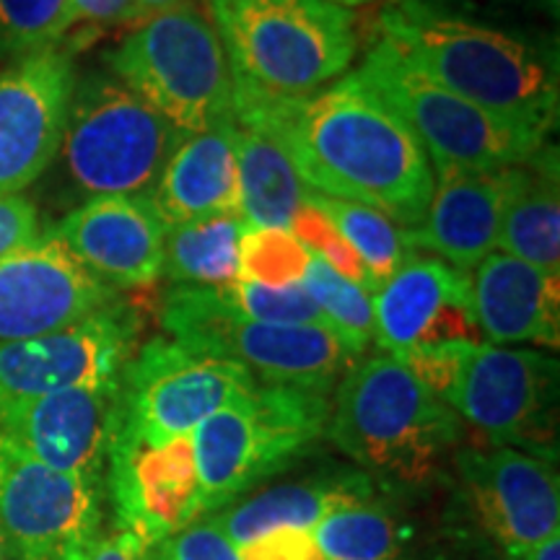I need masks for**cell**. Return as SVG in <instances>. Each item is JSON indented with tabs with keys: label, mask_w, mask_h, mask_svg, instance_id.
<instances>
[{
	"label": "cell",
	"mask_w": 560,
	"mask_h": 560,
	"mask_svg": "<svg viewBox=\"0 0 560 560\" xmlns=\"http://www.w3.org/2000/svg\"><path fill=\"white\" fill-rule=\"evenodd\" d=\"M234 120L276 140L314 192L380 210L405 229H416L431 206L423 145L359 73L299 100L234 91Z\"/></svg>",
	"instance_id": "cell-1"
},
{
	"label": "cell",
	"mask_w": 560,
	"mask_h": 560,
	"mask_svg": "<svg viewBox=\"0 0 560 560\" xmlns=\"http://www.w3.org/2000/svg\"><path fill=\"white\" fill-rule=\"evenodd\" d=\"M374 34L425 75L514 128L548 140L560 120L556 42L452 13L425 0H384Z\"/></svg>",
	"instance_id": "cell-2"
},
{
	"label": "cell",
	"mask_w": 560,
	"mask_h": 560,
	"mask_svg": "<svg viewBox=\"0 0 560 560\" xmlns=\"http://www.w3.org/2000/svg\"><path fill=\"white\" fill-rule=\"evenodd\" d=\"M327 439L382 490L416 495L462 446V420L405 363L376 353L335 387Z\"/></svg>",
	"instance_id": "cell-3"
},
{
	"label": "cell",
	"mask_w": 560,
	"mask_h": 560,
	"mask_svg": "<svg viewBox=\"0 0 560 560\" xmlns=\"http://www.w3.org/2000/svg\"><path fill=\"white\" fill-rule=\"evenodd\" d=\"M490 446L558 465V361L532 348L441 342L400 359Z\"/></svg>",
	"instance_id": "cell-4"
},
{
	"label": "cell",
	"mask_w": 560,
	"mask_h": 560,
	"mask_svg": "<svg viewBox=\"0 0 560 560\" xmlns=\"http://www.w3.org/2000/svg\"><path fill=\"white\" fill-rule=\"evenodd\" d=\"M234 91L299 100L330 86L359 52L355 16L332 0H202Z\"/></svg>",
	"instance_id": "cell-5"
},
{
	"label": "cell",
	"mask_w": 560,
	"mask_h": 560,
	"mask_svg": "<svg viewBox=\"0 0 560 560\" xmlns=\"http://www.w3.org/2000/svg\"><path fill=\"white\" fill-rule=\"evenodd\" d=\"M104 62L185 136L236 122L226 50L210 13L195 0L140 21Z\"/></svg>",
	"instance_id": "cell-6"
},
{
	"label": "cell",
	"mask_w": 560,
	"mask_h": 560,
	"mask_svg": "<svg viewBox=\"0 0 560 560\" xmlns=\"http://www.w3.org/2000/svg\"><path fill=\"white\" fill-rule=\"evenodd\" d=\"M330 397L257 384L195 429L202 516L244 499L327 436Z\"/></svg>",
	"instance_id": "cell-7"
},
{
	"label": "cell",
	"mask_w": 560,
	"mask_h": 560,
	"mask_svg": "<svg viewBox=\"0 0 560 560\" xmlns=\"http://www.w3.org/2000/svg\"><path fill=\"white\" fill-rule=\"evenodd\" d=\"M172 340L247 369L268 387H291L330 397L359 361L338 335L314 325H268L229 312L213 291L174 285L159 310Z\"/></svg>",
	"instance_id": "cell-8"
},
{
	"label": "cell",
	"mask_w": 560,
	"mask_h": 560,
	"mask_svg": "<svg viewBox=\"0 0 560 560\" xmlns=\"http://www.w3.org/2000/svg\"><path fill=\"white\" fill-rule=\"evenodd\" d=\"M355 73L420 140L433 174L509 170L548 143L452 94L376 34Z\"/></svg>",
	"instance_id": "cell-9"
},
{
	"label": "cell",
	"mask_w": 560,
	"mask_h": 560,
	"mask_svg": "<svg viewBox=\"0 0 560 560\" xmlns=\"http://www.w3.org/2000/svg\"><path fill=\"white\" fill-rule=\"evenodd\" d=\"M182 138L115 75L91 73L75 81L60 151L70 182L91 198L145 195Z\"/></svg>",
	"instance_id": "cell-10"
},
{
	"label": "cell",
	"mask_w": 560,
	"mask_h": 560,
	"mask_svg": "<svg viewBox=\"0 0 560 560\" xmlns=\"http://www.w3.org/2000/svg\"><path fill=\"white\" fill-rule=\"evenodd\" d=\"M257 384L240 363L159 335L140 346L122 371L120 418L151 441L192 436L202 420Z\"/></svg>",
	"instance_id": "cell-11"
},
{
	"label": "cell",
	"mask_w": 560,
	"mask_h": 560,
	"mask_svg": "<svg viewBox=\"0 0 560 560\" xmlns=\"http://www.w3.org/2000/svg\"><path fill=\"white\" fill-rule=\"evenodd\" d=\"M457 516L482 545L514 550L560 532L556 462L509 446H459L452 454Z\"/></svg>",
	"instance_id": "cell-12"
},
{
	"label": "cell",
	"mask_w": 560,
	"mask_h": 560,
	"mask_svg": "<svg viewBox=\"0 0 560 560\" xmlns=\"http://www.w3.org/2000/svg\"><path fill=\"white\" fill-rule=\"evenodd\" d=\"M104 486L0 441V542L11 560H66L104 532Z\"/></svg>",
	"instance_id": "cell-13"
},
{
	"label": "cell",
	"mask_w": 560,
	"mask_h": 560,
	"mask_svg": "<svg viewBox=\"0 0 560 560\" xmlns=\"http://www.w3.org/2000/svg\"><path fill=\"white\" fill-rule=\"evenodd\" d=\"M104 495L115 516L112 529L132 537L140 548L202 520L192 436L151 441L120 418L107 454Z\"/></svg>",
	"instance_id": "cell-14"
},
{
	"label": "cell",
	"mask_w": 560,
	"mask_h": 560,
	"mask_svg": "<svg viewBox=\"0 0 560 560\" xmlns=\"http://www.w3.org/2000/svg\"><path fill=\"white\" fill-rule=\"evenodd\" d=\"M140 312L120 299L68 330L0 340V400L117 380L140 348Z\"/></svg>",
	"instance_id": "cell-15"
},
{
	"label": "cell",
	"mask_w": 560,
	"mask_h": 560,
	"mask_svg": "<svg viewBox=\"0 0 560 560\" xmlns=\"http://www.w3.org/2000/svg\"><path fill=\"white\" fill-rule=\"evenodd\" d=\"M120 376L0 400V441L52 470L104 486L109 444L120 423Z\"/></svg>",
	"instance_id": "cell-16"
},
{
	"label": "cell",
	"mask_w": 560,
	"mask_h": 560,
	"mask_svg": "<svg viewBox=\"0 0 560 560\" xmlns=\"http://www.w3.org/2000/svg\"><path fill=\"white\" fill-rule=\"evenodd\" d=\"M120 299L52 229L0 257V340L68 330Z\"/></svg>",
	"instance_id": "cell-17"
},
{
	"label": "cell",
	"mask_w": 560,
	"mask_h": 560,
	"mask_svg": "<svg viewBox=\"0 0 560 560\" xmlns=\"http://www.w3.org/2000/svg\"><path fill=\"white\" fill-rule=\"evenodd\" d=\"M73 89L75 66L62 45L0 73V198L26 190L58 159Z\"/></svg>",
	"instance_id": "cell-18"
},
{
	"label": "cell",
	"mask_w": 560,
	"mask_h": 560,
	"mask_svg": "<svg viewBox=\"0 0 560 560\" xmlns=\"http://www.w3.org/2000/svg\"><path fill=\"white\" fill-rule=\"evenodd\" d=\"M470 272L433 255H412L371 296L374 342L392 359L441 342H482Z\"/></svg>",
	"instance_id": "cell-19"
},
{
	"label": "cell",
	"mask_w": 560,
	"mask_h": 560,
	"mask_svg": "<svg viewBox=\"0 0 560 560\" xmlns=\"http://www.w3.org/2000/svg\"><path fill=\"white\" fill-rule=\"evenodd\" d=\"M52 231L115 291L145 289L161 278L170 223L161 219L149 192L91 198Z\"/></svg>",
	"instance_id": "cell-20"
},
{
	"label": "cell",
	"mask_w": 560,
	"mask_h": 560,
	"mask_svg": "<svg viewBox=\"0 0 560 560\" xmlns=\"http://www.w3.org/2000/svg\"><path fill=\"white\" fill-rule=\"evenodd\" d=\"M511 166L499 172L433 174V198L423 221L410 229L416 249L470 272L499 249Z\"/></svg>",
	"instance_id": "cell-21"
},
{
	"label": "cell",
	"mask_w": 560,
	"mask_h": 560,
	"mask_svg": "<svg viewBox=\"0 0 560 560\" xmlns=\"http://www.w3.org/2000/svg\"><path fill=\"white\" fill-rule=\"evenodd\" d=\"M472 314L490 346L560 342V276L493 252L475 268Z\"/></svg>",
	"instance_id": "cell-22"
},
{
	"label": "cell",
	"mask_w": 560,
	"mask_h": 560,
	"mask_svg": "<svg viewBox=\"0 0 560 560\" xmlns=\"http://www.w3.org/2000/svg\"><path fill=\"white\" fill-rule=\"evenodd\" d=\"M380 490L359 467H327L304 478L280 480L229 503L208 520L236 548L283 529H312L332 511L371 499Z\"/></svg>",
	"instance_id": "cell-23"
},
{
	"label": "cell",
	"mask_w": 560,
	"mask_h": 560,
	"mask_svg": "<svg viewBox=\"0 0 560 560\" xmlns=\"http://www.w3.org/2000/svg\"><path fill=\"white\" fill-rule=\"evenodd\" d=\"M236 132L240 125L223 122L179 140L149 192L170 226L219 213H240Z\"/></svg>",
	"instance_id": "cell-24"
},
{
	"label": "cell",
	"mask_w": 560,
	"mask_h": 560,
	"mask_svg": "<svg viewBox=\"0 0 560 560\" xmlns=\"http://www.w3.org/2000/svg\"><path fill=\"white\" fill-rule=\"evenodd\" d=\"M499 249L560 276V161L552 143L527 164L511 166Z\"/></svg>",
	"instance_id": "cell-25"
},
{
	"label": "cell",
	"mask_w": 560,
	"mask_h": 560,
	"mask_svg": "<svg viewBox=\"0 0 560 560\" xmlns=\"http://www.w3.org/2000/svg\"><path fill=\"white\" fill-rule=\"evenodd\" d=\"M405 495L376 490L353 506L332 511L312 527L322 560H402L425 552L418 548V527L405 511Z\"/></svg>",
	"instance_id": "cell-26"
},
{
	"label": "cell",
	"mask_w": 560,
	"mask_h": 560,
	"mask_svg": "<svg viewBox=\"0 0 560 560\" xmlns=\"http://www.w3.org/2000/svg\"><path fill=\"white\" fill-rule=\"evenodd\" d=\"M240 164V213L252 229H291L310 187L301 182L283 149L262 132H236Z\"/></svg>",
	"instance_id": "cell-27"
},
{
	"label": "cell",
	"mask_w": 560,
	"mask_h": 560,
	"mask_svg": "<svg viewBox=\"0 0 560 560\" xmlns=\"http://www.w3.org/2000/svg\"><path fill=\"white\" fill-rule=\"evenodd\" d=\"M247 231L242 213H219L210 219L170 226L164 242L161 276L174 285L219 289L240 278V247Z\"/></svg>",
	"instance_id": "cell-28"
},
{
	"label": "cell",
	"mask_w": 560,
	"mask_h": 560,
	"mask_svg": "<svg viewBox=\"0 0 560 560\" xmlns=\"http://www.w3.org/2000/svg\"><path fill=\"white\" fill-rule=\"evenodd\" d=\"M306 200L325 210L335 229L346 236V242L361 257L363 268L369 270L376 289L418 252L412 247L410 229L382 215L380 210L359 206V202L327 198V195L314 190H310Z\"/></svg>",
	"instance_id": "cell-29"
},
{
	"label": "cell",
	"mask_w": 560,
	"mask_h": 560,
	"mask_svg": "<svg viewBox=\"0 0 560 560\" xmlns=\"http://www.w3.org/2000/svg\"><path fill=\"white\" fill-rule=\"evenodd\" d=\"M301 285L317 304L327 327L346 342L350 353L363 359V350L374 340V304H371V293L355 285L353 280L338 276V272L327 268L314 255Z\"/></svg>",
	"instance_id": "cell-30"
},
{
	"label": "cell",
	"mask_w": 560,
	"mask_h": 560,
	"mask_svg": "<svg viewBox=\"0 0 560 560\" xmlns=\"http://www.w3.org/2000/svg\"><path fill=\"white\" fill-rule=\"evenodd\" d=\"M75 26L70 0H0V55L50 50Z\"/></svg>",
	"instance_id": "cell-31"
},
{
	"label": "cell",
	"mask_w": 560,
	"mask_h": 560,
	"mask_svg": "<svg viewBox=\"0 0 560 560\" xmlns=\"http://www.w3.org/2000/svg\"><path fill=\"white\" fill-rule=\"evenodd\" d=\"M312 255L291 231L247 226L240 247V278L244 283L289 289L301 285Z\"/></svg>",
	"instance_id": "cell-32"
},
{
	"label": "cell",
	"mask_w": 560,
	"mask_h": 560,
	"mask_svg": "<svg viewBox=\"0 0 560 560\" xmlns=\"http://www.w3.org/2000/svg\"><path fill=\"white\" fill-rule=\"evenodd\" d=\"M213 291L215 301L229 312L268 325H314L327 327L325 317L317 310L304 285H289V289H270V285H255L234 280L229 285H219ZM330 330V327H327Z\"/></svg>",
	"instance_id": "cell-33"
},
{
	"label": "cell",
	"mask_w": 560,
	"mask_h": 560,
	"mask_svg": "<svg viewBox=\"0 0 560 560\" xmlns=\"http://www.w3.org/2000/svg\"><path fill=\"white\" fill-rule=\"evenodd\" d=\"M289 231L310 249V255L325 262L327 268H332L338 276L353 280L355 285H361V289H366L374 296L376 285L371 280L369 270L363 268L361 257L346 242V236L327 219L325 210H319L312 200H304V206L293 215Z\"/></svg>",
	"instance_id": "cell-34"
},
{
	"label": "cell",
	"mask_w": 560,
	"mask_h": 560,
	"mask_svg": "<svg viewBox=\"0 0 560 560\" xmlns=\"http://www.w3.org/2000/svg\"><path fill=\"white\" fill-rule=\"evenodd\" d=\"M143 560H242V552L208 516L143 548Z\"/></svg>",
	"instance_id": "cell-35"
},
{
	"label": "cell",
	"mask_w": 560,
	"mask_h": 560,
	"mask_svg": "<svg viewBox=\"0 0 560 560\" xmlns=\"http://www.w3.org/2000/svg\"><path fill=\"white\" fill-rule=\"evenodd\" d=\"M242 560H322L312 529H283L240 548Z\"/></svg>",
	"instance_id": "cell-36"
},
{
	"label": "cell",
	"mask_w": 560,
	"mask_h": 560,
	"mask_svg": "<svg viewBox=\"0 0 560 560\" xmlns=\"http://www.w3.org/2000/svg\"><path fill=\"white\" fill-rule=\"evenodd\" d=\"M39 210L24 195L0 198V257L39 236Z\"/></svg>",
	"instance_id": "cell-37"
},
{
	"label": "cell",
	"mask_w": 560,
	"mask_h": 560,
	"mask_svg": "<svg viewBox=\"0 0 560 560\" xmlns=\"http://www.w3.org/2000/svg\"><path fill=\"white\" fill-rule=\"evenodd\" d=\"M70 5H73L75 24L79 21H89V24L117 26L140 24L145 19L136 0H70Z\"/></svg>",
	"instance_id": "cell-38"
},
{
	"label": "cell",
	"mask_w": 560,
	"mask_h": 560,
	"mask_svg": "<svg viewBox=\"0 0 560 560\" xmlns=\"http://www.w3.org/2000/svg\"><path fill=\"white\" fill-rule=\"evenodd\" d=\"M66 560H143V548H140L132 537L112 529L102 532V535L94 537L86 548L75 550L73 556Z\"/></svg>",
	"instance_id": "cell-39"
},
{
	"label": "cell",
	"mask_w": 560,
	"mask_h": 560,
	"mask_svg": "<svg viewBox=\"0 0 560 560\" xmlns=\"http://www.w3.org/2000/svg\"><path fill=\"white\" fill-rule=\"evenodd\" d=\"M425 3L436 5V9L452 11V13H465V16H478L488 9H506V5L524 3V0H425Z\"/></svg>",
	"instance_id": "cell-40"
},
{
	"label": "cell",
	"mask_w": 560,
	"mask_h": 560,
	"mask_svg": "<svg viewBox=\"0 0 560 560\" xmlns=\"http://www.w3.org/2000/svg\"><path fill=\"white\" fill-rule=\"evenodd\" d=\"M511 560H560V532L545 537L540 542L524 545V548L506 550Z\"/></svg>",
	"instance_id": "cell-41"
},
{
	"label": "cell",
	"mask_w": 560,
	"mask_h": 560,
	"mask_svg": "<svg viewBox=\"0 0 560 560\" xmlns=\"http://www.w3.org/2000/svg\"><path fill=\"white\" fill-rule=\"evenodd\" d=\"M136 3H138L140 13H143V16L149 19V16H153V13L166 11V9H172V5L185 3V0H136Z\"/></svg>",
	"instance_id": "cell-42"
},
{
	"label": "cell",
	"mask_w": 560,
	"mask_h": 560,
	"mask_svg": "<svg viewBox=\"0 0 560 560\" xmlns=\"http://www.w3.org/2000/svg\"><path fill=\"white\" fill-rule=\"evenodd\" d=\"M475 560H511V558L503 550L493 548V545H480L478 558H475Z\"/></svg>",
	"instance_id": "cell-43"
},
{
	"label": "cell",
	"mask_w": 560,
	"mask_h": 560,
	"mask_svg": "<svg viewBox=\"0 0 560 560\" xmlns=\"http://www.w3.org/2000/svg\"><path fill=\"white\" fill-rule=\"evenodd\" d=\"M535 5H540L545 13H550L552 19H558V9H560V0H532Z\"/></svg>",
	"instance_id": "cell-44"
},
{
	"label": "cell",
	"mask_w": 560,
	"mask_h": 560,
	"mask_svg": "<svg viewBox=\"0 0 560 560\" xmlns=\"http://www.w3.org/2000/svg\"><path fill=\"white\" fill-rule=\"evenodd\" d=\"M332 3H338L346 9V5H363V3H369V0H332Z\"/></svg>",
	"instance_id": "cell-45"
},
{
	"label": "cell",
	"mask_w": 560,
	"mask_h": 560,
	"mask_svg": "<svg viewBox=\"0 0 560 560\" xmlns=\"http://www.w3.org/2000/svg\"><path fill=\"white\" fill-rule=\"evenodd\" d=\"M402 560H444V558H433L431 552H420V556H412V558H402Z\"/></svg>",
	"instance_id": "cell-46"
},
{
	"label": "cell",
	"mask_w": 560,
	"mask_h": 560,
	"mask_svg": "<svg viewBox=\"0 0 560 560\" xmlns=\"http://www.w3.org/2000/svg\"><path fill=\"white\" fill-rule=\"evenodd\" d=\"M0 560H11V556H9V550L3 548V542H0Z\"/></svg>",
	"instance_id": "cell-47"
}]
</instances>
